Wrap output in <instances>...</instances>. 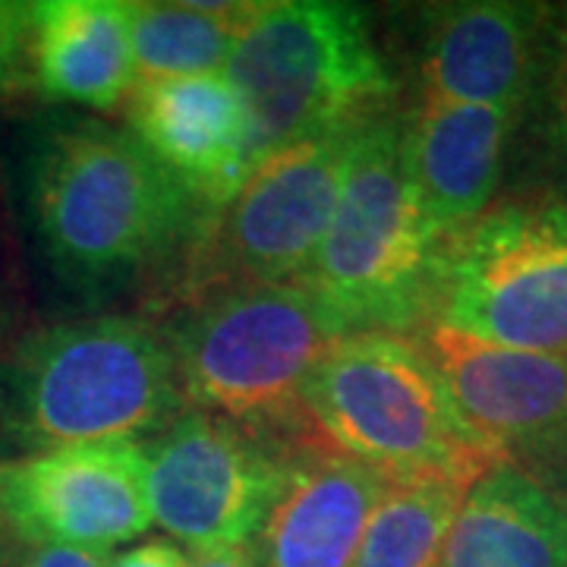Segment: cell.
I'll return each instance as SVG.
<instances>
[{
    "instance_id": "6da1fadb",
    "label": "cell",
    "mask_w": 567,
    "mask_h": 567,
    "mask_svg": "<svg viewBox=\"0 0 567 567\" xmlns=\"http://www.w3.org/2000/svg\"><path fill=\"white\" fill-rule=\"evenodd\" d=\"M181 404L171 347L140 319L51 324L0 365V435L22 454L140 439Z\"/></svg>"
},
{
    "instance_id": "7a4b0ae2",
    "label": "cell",
    "mask_w": 567,
    "mask_h": 567,
    "mask_svg": "<svg viewBox=\"0 0 567 567\" xmlns=\"http://www.w3.org/2000/svg\"><path fill=\"white\" fill-rule=\"evenodd\" d=\"M303 416L324 445L388 480L447 476L473 486L507 464L466 423L439 369L406 334H347L303 388Z\"/></svg>"
},
{
    "instance_id": "3957f363",
    "label": "cell",
    "mask_w": 567,
    "mask_h": 567,
    "mask_svg": "<svg viewBox=\"0 0 567 567\" xmlns=\"http://www.w3.org/2000/svg\"><path fill=\"white\" fill-rule=\"evenodd\" d=\"M29 203L41 249L63 278L102 284L177 240L193 199L130 130L66 123L35 145Z\"/></svg>"
},
{
    "instance_id": "277c9868",
    "label": "cell",
    "mask_w": 567,
    "mask_h": 567,
    "mask_svg": "<svg viewBox=\"0 0 567 567\" xmlns=\"http://www.w3.org/2000/svg\"><path fill=\"white\" fill-rule=\"evenodd\" d=\"M404 126L375 114L357 133L344 189L300 278L341 334H406L429 322L442 240L404 167Z\"/></svg>"
},
{
    "instance_id": "5b68a950",
    "label": "cell",
    "mask_w": 567,
    "mask_h": 567,
    "mask_svg": "<svg viewBox=\"0 0 567 567\" xmlns=\"http://www.w3.org/2000/svg\"><path fill=\"white\" fill-rule=\"evenodd\" d=\"M224 76L244 99L256 164L287 145L360 126L391 95L365 13L334 0L259 3Z\"/></svg>"
},
{
    "instance_id": "8992f818",
    "label": "cell",
    "mask_w": 567,
    "mask_h": 567,
    "mask_svg": "<svg viewBox=\"0 0 567 567\" xmlns=\"http://www.w3.org/2000/svg\"><path fill=\"white\" fill-rule=\"evenodd\" d=\"M344 338L300 284L227 287L174 324L181 401L256 432L303 416V388Z\"/></svg>"
},
{
    "instance_id": "52a82bcc",
    "label": "cell",
    "mask_w": 567,
    "mask_h": 567,
    "mask_svg": "<svg viewBox=\"0 0 567 567\" xmlns=\"http://www.w3.org/2000/svg\"><path fill=\"white\" fill-rule=\"evenodd\" d=\"M425 324L514 350H567V203L505 199L442 244Z\"/></svg>"
},
{
    "instance_id": "ba28073f",
    "label": "cell",
    "mask_w": 567,
    "mask_h": 567,
    "mask_svg": "<svg viewBox=\"0 0 567 567\" xmlns=\"http://www.w3.org/2000/svg\"><path fill=\"white\" fill-rule=\"evenodd\" d=\"M360 126L287 145L256 164L205 240L203 284L218 293L300 281L334 218Z\"/></svg>"
},
{
    "instance_id": "9c48e42d",
    "label": "cell",
    "mask_w": 567,
    "mask_h": 567,
    "mask_svg": "<svg viewBox=\"0 0 567 567\" xmlns=\"http://www.w3.org/2000/svg\"><path fill=\"white\" fill-rule=\"evenodd\" d=\"M145 454L152 524L193 555L252 546L293 464L208 413L181 416Z\"/></svg>"
},
{
    "instance_id": "30bf717a",
    "label": "cell",
    "mask_w": 567,
    "mask_h": 567,
    "mask_svg": "<svg viewBox=\"0 0 567 567\" xmlns=\"http://www.w3.org/2000/svg\"><path fill=\"white\" fill-rule=\"evenodd\" d=\"M0 524L22 546L107 551L152 527L140 439L54 447L0 461Z\"/></svg>"
},
{
    "instance_id": "8fae6325",
    "label": "cell",
    "mask_w": 567,
    "mask_h": 567,
    "mask_svg": "<svg viewBox=\"0 0 567 567\" xmlns=\"http://www.w3.org/2000/svg\"><path fill=\"white\" fill-rule=\"evenodd\" d=\"M451 401L507 464L567 457V350H514L425 324L416 338Z\"/></svg>"
},
{
    "instance_id": "7c38bea8",
    "label": "cell",
    "mask_w": 567,
    "mask_h": 567,
    "mask_svg": "<svg viewBox=\"0 0 567 567\" xmlns=\"http://www.w3.org/2000/svg\"><path fill=\"white\" fill-rule=\"evenodd\" d=\"M130 136L189 193L221 208L252 174V123L224 73L136 80Z\"/></svg>"
},
{
    "instance_id": "4fadbf2b",
    "label": "cell",
    "mask_w": 567,
    "mask_h": 567,
    "mask_svg": "<svg viewBox=\"0 0 567 567\" xmlns=\"http://www.w3.org/2000/svg\"><path fill=\"white\" fill-rule=\"evenodd\" d=\"M546 13L539 3L514 0H466L432 10L423 92L517 114L536 82Z\"/></svg>"
},
{
    "instance_id": "5bb4252c",
    "label": "cell",
    "mask_w": 567,
    "mask_h": 567,
    "mask_svg": "<svg viewBox=\"0 0 567 567\" xmlns=\"http://www.w3.org/2000/svg\"><path fill=\"white\" fill-rule=\"evenodd\" d=\"M511 111L461 104L423 92L404 126V167L425 221L447 244L492 203L502 177Z\"/></svg>"
},
{
    "instance_id": "9a60e30c",
    "label": "cell",
    "mask_w": 567,
    "mask_h": 567,
    "mask_svg": "<svg viewBox=\"0 0 567 567\" xmlns=\"http://www.w3.org/2000/svg\"><path fill=\"white\" fill-rule=\"evenodd\" d=\"M388 483L334 447L306 454L249 546L256 567H353Z\"/></svg>"
},
{
    "instance_id": "2e32d148",
    "label": "cell",
    "mask_w": 567,
    "mask_h": 567,
    "mask_svg": "<svg viewBox=\"0 0 567 567\" xmlns=\"http://www.w3.org/2000/svg\"><path fill=\"white\" fill-rule=\"evenodd\" d=\"M29 66L48 99L95 111H114L126 104L136 85L130 3H29Z\"/></svg>"
},
{
    "instance_id": "e0dca14e",
    "label": "cell",
    "mask_w": 567,
    "mask_h": 567,
    "mask_svg": "<svg viewBox=\"0 0 567 567\" xmlns=\"http://www.w3.org/2000/svg\"><path fill=\"white\" fill-rule=\"evenodd\" d=\"M439 567H567V495L517 464L488 470L466 492Z\"/></svg>"
},
{
    "instance_id": "ac0fdd59",
    "label": "cell",
    "mask_w": 567,
    "mask_h": 567,
    "mask_svg": "<svg viewBox=\"0 0 567 567\" xmlns=\"http://www.w3.org/2000/svg\"><path fill=\"white\" fill-rule=\"evenodd\" d=\"M259 3H130L136 80L224 73Z\"/></svg>"
},
{
    "instance_id": "d6986e66",
    "label": "cell",
    "mask_w": 567,
    "mask_h": 567,
    "mask_svg": "<svg viewBox=\"0 0 567 567\" xmlns=\"http://www.w3.org/2000/svg\"><path fill=\"white\" fill-rule=\"evenodd\" d=\"M466 492V483L447 476L391 480L353 567H439Z\"/></svg>"
},
{
    "instance_id": "ffe728a7",
    "label": "cell",
    "mask_w": 567,
    "mask_h": 567,
    "mask_svg": "<svg viewBox=\"0 0 567 567\" xmlns=\"http://www.w3.org/2000/svg\"><path fill=\"white\" fill-rule=\"evenodd\" d=\"M29 63V3L0 0V95L10 92Z\"/></svg>"
},
{
    "instance_id": "44dd1931",
    "label": "cell",
    "mask_w": 567,
    "mask_h": 567,
    "mask_svg": "<svg viewBox=\"0 0 567 567\" xmlns=\"http://www.w3.org/2000/svg\"><path fill=\"white\" fill-rule=\"evenodd\" d=\"M111 555L107 551H89V548L73 546H25L22 548L20 567H107Z\"/></svg>"
},
{
    "instance_id": "7402d4cb",
    "label": "cell",
    "mask_w": 567,
    "mask_h": 567,
    "mask_svg": "<svg viewBox=\"0 0 567 567\" xmlns=\"http://www.w3.org/2000/svg\"><path fill=\"white\" fill-rule=\"evenodd\" d=\"M107 567H189V558L181 546L164 543V539H148L140 546L126 548L111 558Z\"/></svg>"
},
{
    "instance_id": "603a6c76",
    "label": "cell",
    "mask_w": 567,
    "mask_h": 567,
    "mask_svg": "<svg viewBox=\"0 0 567 567\" xmlns=\"http://www.w3.org/2000/svg\"><path fill=\"white\" fill-rule=\"evenodd\" d=\"M189 567H256L252 548H215V551H196Z\"/></svg>"
},
{
    "instance_id": "cb8c5ba5",
    "label": "cell",
    "mask_w": 567,
    "mask_h": 567,
    "mask_svg": "<svg viewBox=\"0 0 567 567\" xmlns=\"http://www.w3.org/2000/svg\"><path fill=\"white\" fill-rule=\"evenodd\" d=\"M551 39H555V66H551V89L567 85V7L551 17Z\"/></svg>"
},
{
    "instance_id": "d4e9b609",
    "label": "cell",
    "mask_w": 567,
    "mask_h": 567,
    "mask_svg": "<svg viewBox=\"0 0 567 567\" xmlns=\"http://www.w3.org/2000/svg\"><path fill=\"white\" fill-rule=\"evenodd\" d=\"M551 104H555V117H551V126H555V140H558L561 152L567 155V85L551 89Z\"/></svg>"
},
{
    "instance_id": "484cf974",
    "label": "cell",
    "mask_w": 567,
    "mask_h": 567,
    "mask_svg": "<svg viewBox=\"0 0 567 567\" xmlns=\"http://www.w3.org/2000/svg\"><path fill=\"white\" fill-rule=\"evenodd\" d=\"M7 536H10V533H7L3 524H0V565H3V543H7Z\"/></svg>"
}]
</instances>
